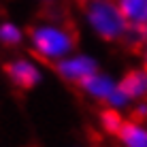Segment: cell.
Wrapping results in <instances>:
<instances>
[{"label":"cell","instance_id":"4fadbf2b","mask_svg":"<svg viewBox=\"0 0 147 147\" xmlns=\"http://www.w3.org/2000/svg\"><path fill=\"white\" fill-rule=\"evenodd\" d=\"M36 2H40V4H53V2H58V0H36Z\"/></svg>","mask_w":147,"mask_h":147},{"label":"cell","instance_id":"8fae6325","mask_svg":"<svg viewBox=\"0 0 147 147\" xmlns=\"http://www.w3.org/2000/svg\"><path fill=\"white\" fill-rule=\"evenodd\" d=\"M132 117L139 121H147V100H141V102L132 105Z\"/></svg>","mask_w":147,"mask_h":147},{"label":"cell","instance_id":"6da1fadb","mask_svg":"<svg viewBox=\"0 0 147 147\" xmlns=\"http://www.w3.org/2000/svg\"><path fill=\"white\" fill-rule=\"evenodd\" d=\"M30 51L38 62L55 64L77 49V36L60 22H40L28 32Z\"/></svg>","mask_w":147,"mask_h":147},{"label":"cell","instance_id":"9c48e42d","mask_svg":"<svg viewBox=\"0 0 147 147\" xmlns=\"http://www.w3.org/2000/svg\"><path fill=\"white\" fill-rule=\"evenodd\" d=\"M26 38V32L22 30V26L13 22H2L0 24V45L4 47H17V45L24 43Z\"/></svg>","mask_w":147,"mask_h":147},{"label":"cell","instance_id":"8992f818","mask_svg":"<svg viewBox=\"0 0 147 147\" xmlns=\"http://www.w3.org/2000/svg\"><path fill=\"white\" fill-rule=\"evenodd\" d=\"M117 85H119V79H115L113 75H109V73L98 70V73L90 75V77L79 85V92L83 96H88L90 100H94V102L107 105V100L111 98V94L117 90Z\"/></svg>","mask_w":147,"mask_h":147},{"label":"cell","instance_id":"277c9868","mask_svg":"<svg viewBox=\"0 0 147 147\" xmlns=\"http://www.w3.org/2000/svg\"><path fill=\"white\" fill-rule=\"evenodd\" d=\"M53 68H55V73H58V77L62 79V81L73 83V85H77V88H79V85L83 83L90 75L98 73L100 64H98V60H96L92 53L73 51L70 55L62 58L60 62H55Z\"/></svg>","mask_w":147,"mask_h":147},{"label":"cell","instance_id":"5b68a950","mask_svg":"<svg viewBox=\"0 0 147 147\" xmlns=\"http://www.w3.org/2000/svg\"><path fill=\"white\" fill-rule=\"evenodd\" d=\"M117 4L130 26L126 40L141 47L147 40V0H117Z\"/></svg>","mask_w":147,"mask_h":147},{"label":"cell","instance_id":"7a4b0ae2","mask_svg":"<svg viewBox=\"0 0 147 147\" xmlns=\"http://www.w3.org/2000/svg\"><path fill=\"white\" fill-rule=\"evenodd\" d=\"M83 19L90 32L105 43H121L130 32L117 0H83Z\"/></svg>","mask_w":147,"mask_h":147},{"label":"cell","instance_id":"52a82bcc","mask_svg":"<svg viewBox=\"0 0 147 147\" xmlns=\"http://www.w3.org/2000/svg\"><path fill=\"white\" fill-rule=\"evenodd\" d=\"M119 85L132 102L147 100V66H132L119 77Z\"/></svg>","mask_w":147,"mask_h":147},{"label":"cell","instance_id":"3957f363","mask_svg":"<svg viewBox=\"0 0 147 147\" xmlns=\"http://www.w3.org/2000/svg\"><path fill=\"white\" fill-rule=\"evenodd\" d=\"M4 77L9 79L11 85L19 90H34L43 83L45 70L36 58L19 55V58H13L4 64Z\"/></svg>","mask_w":147,"mask_h":147},{"label":"cell","instance_id":"30bf717a","mask_svg":"<svg viewBox=\"0 0 147 147\" xmlns=\"http://www.w3.org/2000/svg\"><path fill=\"white\" fill-rule=\"evenodd\" d=\"M98 119H100V128L105 130L107 134L111 136H115L119 132V128H121V124H124V115L119 113V111H115V109H109V107H105L102 111H100V115H98Z\"/></svg>","mask_w":147,"mask_h":147},{"label":"cell","instance_id":"7c38bea8","mask_svg":"<svg viewBox=\"0 0 147 147\" xmlns=\"http://www.w3.org/2000/svg\"><path fill=\"white\" fill-rule=\"evenodd\" d=\"M141 62H143V66H147V40L141 45Z\"/></svg>","mask_w":147,"mask_h":147},{"label":"cell","instance_id":"ba28073f","mask_svg":"<svg viewBox=\"0 0 147 147\" xmlns=\"http://www.w3.org/2000/svg\"><path fill=\"white\" fill-rule=\"evenodd\" d=\"M115 139L119 147H147V121L126 117Z\"/></svg>","mask_w":147,"mask_h":147}]
</instances>
